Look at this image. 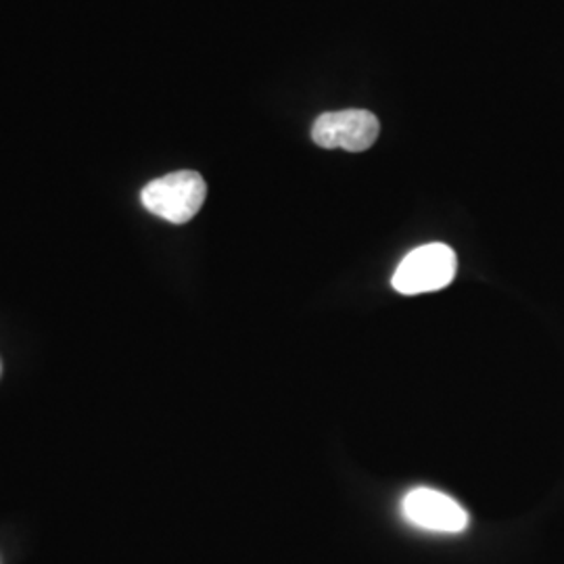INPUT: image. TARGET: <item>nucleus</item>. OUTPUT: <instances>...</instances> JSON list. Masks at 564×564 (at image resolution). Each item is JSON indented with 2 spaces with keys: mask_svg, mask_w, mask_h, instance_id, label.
Instances as JSON below:
<instances>
[{
  "mask_svg": "<svg viewBox=\"0 0 564 564\" xmlns=\"http://www.w3.org/2000/svg\"><path fill=\"white\" fill-rule=\"evenodd\" d=\"M402 510L408 523L416 524L426 531L463 533L468 527V514L463 506L435 489H412L403 498Z\"/></svg>",
  "mask_w": 564,
  "mask_h": 564,
  "instance_id": "obj_4",
  "label": "nucleus"
},
{
  "mask_svg": "<svg viewBox=\"0 0 564 564\" xmlns=\"http://www.w3.org/2000/svg\"><path fill=\"white\" fill-rule=\"evenodd\" d=\"M379 120L366 109L323 113L312 126V139L323 149H345L360 153L379 139Z\"/></svg>",
  "mask_w": 564,
  "mask_h": 564,
  "instance_id": "obj_3",
  "label": "nucleus"
},
{
  "mask_svg": "<svg viewBox=\"0 0 564 564\" xmlns=\"http://www.w3.org/2000/svg\"><path fill=\"white\" fill-rule=\"evenodd\" d=\"M207 184L202 174L182 170L149 182L141 193L147 212L172 224L191 223L205 203Z\"/></svg>",
  "mask_w": 564,
  "mask_h": 564,
  "instance_id": "obj_1",
  "label": "nucleus"
},
{
  "mask_svg": "<svg viewBox=\"0 0 564 564\" xmlns=\"http://www.w3.org/2000/svg\"><path fill=\"white\" fill-rule=\"evenodd\" d=\"M458 260L452 247L444 242H429L416 247L403 258L391 284L402 295H421L442 291L456 279Z\"/></svg>",
  "mask_w": 564,
  "mask_h": 564,
  "instance_id": "obj_2",
  "label": "nucleus"
}]
</instances>
